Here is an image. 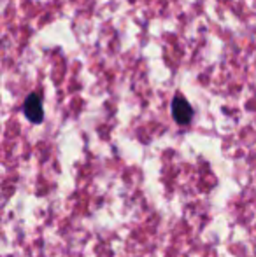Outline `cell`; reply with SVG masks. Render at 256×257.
<instances>
[{
  "mask_svg": "<svg viewBox=\"0 0 256 257\" xmlns=\"http://www.w3.org/2000/svg\"><path fill=\"white\" fill-rule=\"evenodd\" d=\"M172 117L178 124H190L193 119V108L183 95H176L172 100Z\"/></svg>",
  "mask_w": 256,
  "mask_h": 257,
  "instance_id": "cell-1",
  "label": "cell"
},
{
  "mask_svg": "<svg viewBox=\"0 0 256 257\" xmlns=\"http://www.w3.org/2000/svg\"><path fill=\"white\" fill-rule=\"evenodd\" d=\"M23 112L27 119L34 124H39L44 119V108H42V100L37 93H30L23 103Z\"/></svg>",
  "mask_w": 256,
  "mask_h": 257,
  "instance_id": "cell-2",
  "label": "cell"
}]
</instances>
